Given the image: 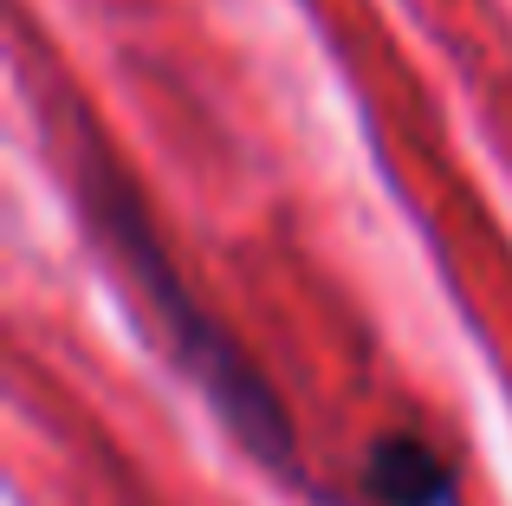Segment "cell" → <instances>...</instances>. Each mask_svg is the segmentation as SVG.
I'll use <instances>...</instances> for the list:
<instances>
[{
    "label": "cell",
    "mask_w": 512,
    "mask_h": 506,
    "mask_svg": "<svg viewBox=\"0 0 512 506\" xmlns=\"http://www.w3.org/2000/svg\"><path fill=\"white\" fill-rule=\"evenodd\" d=\"M363 487L376 506H454V461L422 435H383L363 461Z\"/></svg>",
    "instance_id": "cell-2"
},
{
    "label": "cell",
    "mask_w": 512,
    "mask_h": 506,
    "mask_svg": "<svg viewBox=\"0 0 512 506\" xmlns=\"http://www.w3.org/2000/svg\"><path fill=\"white\" fill-rule=\"evenodd\" d=\"M78 202H85V215H91L98 247L117 260V273L137 286L143 312L156 318V338L169 344L175 370L221 409V422L240 435V448H253V455L273 461V468H286L292 461V422H286V409H279V396L266 390V377L247 364V351L195 305L188 279L175 273L163 241L150 234L143 202L130 195V182L117 176L111 156L91 150V143H85V156H78Z\"/></svg>",
    "instance_id": "cell-1"
}]
</instances>
